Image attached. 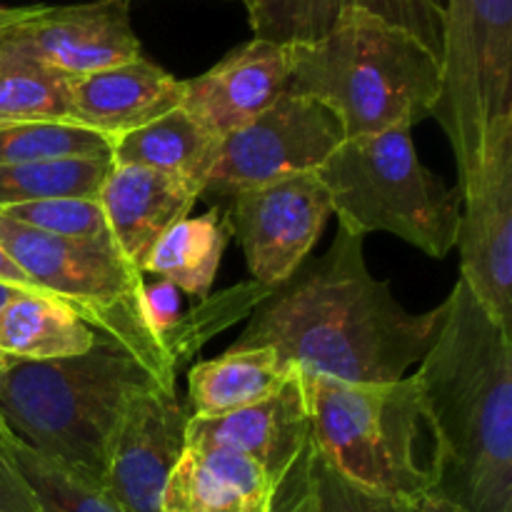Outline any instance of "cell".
<instances>
[{
    "mask_svg": "<svg viewBox=\"0 0 512 512\" xmlns=\"http://www.w3.org/2000/svg\"><path fill=\"white\" fill-rule=\"evenodd\" d=\"M110 158H65L0 165V208L50 198L98 200L108 178Z\"/></svg>",
    "mask_w": 512,
    "mask_h": 512,
    "instance_id": "d4e9b609",
    "label": "cell"
},
{
    "mask_svg": "<svg viewBox=\"0 0 512 512\" xmlns=\"http://www.w3.org/2000/svg\"><path fill=\"white\" fill-rule=\"evenodd\" d=\"M313 448L355 485L420 503L435 483V435L418 380L355 385L305 375Z\"/></svg>",
    "mask_w": 512,
    "mask_h": 512,
    "instance_id": "5b68a950",
    "label": "cell"
},
{
    "mask_svg": "<svg viewBox=\"0 0 512 512\" xmlns=\"http://www.w3.org/2000/svg\"><path fill=\"white\" fill-rule=\"evenodd\" d=\"M190 413L178 393L148 388L133 395L108 450L105 490L125 512H163V495L185 453Z\"/></svg>",
    "mask_w": 512,
    "mask_h": 512,
    "instance_id": "7c38bea8",
    "label": "cell"
},
{
    "mask_svg": "<svg viewBox=\"0 0 512 512\" xmlns=\"http://www.w3.org/2000/svg\"><path fill=\"white\" fill-rule=\"evenodd\" d=\"M148 388L163 385L128 348L95 335L75 358L5 360L0 420L20 443L105 488L115 428L130 398Z\"/></svg>",
    "mask_w": 512,
    "mask_h": 512,
    "instance_id": "3957f363",
    "label": "cell"
},
{
    "mask_svg": "<svg viewBox=\"0 0 512 512\" xmlns=\"http://www.w3.org/2000/svg\"><path fill=\"white\" fill-rule=\"evenodd\" d=\"M415 512H460V510L453 508L450 503H445V500L428 495V498H423L418 505H415Z\"/></svg>",
    "mask_w": 512,
    "mask_h": 512,
    "instance_id": "e575fe53",
    "label": "cell"
},
{
    "mask_svg": "<svg viewBox=\"0 0 512 512\" xmlns=\"http://www.w3.org/2000/svg\"><path fill=\"white\" fill-rule=\"evenodd\" d=\"M310 443V413L300 370L270 398L218 418L188 420L185 445H220L253 458L278 483Z\"/></svg>",
    "mask_w": 512,
    "mask_h": 512,
    "instance_id": "9a60e30c",
    "label": "cell"
},
{
    "mask_svg": "<svg viewBox=\"0 0 512 512\" xmlns=\"http://www.w3.org/2000/svg\"><path fill=\"white\" fill-rule=\"evenodd\" d=\"M5 218L20 225L40 230L68 240H93V243H113L108 223L98 200L90 198H50L35 203H18L0 208Z\"/></svg>",
    "mask_w": 512,
    "mask_h": 512,
    "instance_id": "83f0119b",
    "label": "cell"
},
{
    "mask_svg": "<svg viewBox=\"0 0 512 512\" xmlns=\"http://www.w3.org/2000/svg\"><path fill=\"white\" fill-rule=\"evenodd\" d=\"M308 455H310V443L308 448L298 455V460L285 470L283 478L275 483L270 512H313L310 480H308Z\"/></svg>",
    "mask_w": 512,
    "mask_h": 512,
    "instance_id": "4dcf8cb0",
    "label": "cell"
},
{
    "mask_svg": "<svg viewBox=\"0 0 512 512\" xmlns=\"http://www.w3.org/2000/svg\"><path fill=\"white\" fill-rule=\"evenodd\" d=\"M345 140L333 110L285 93L265 113L220 140L215 168L200 198H233L285 175L315 173Z\"/></svg>",
    "mask_w": 512,
    "mask_h": 512,
    "instance_id": "9c48e42d",
    "label": "cell"
},
{
    "mask_svg": "<svg viewBox=\"0 0 512 512\" xmlns=\"http://www.w3.org/2000/svg\"><path fill=\"white\" fill-rule=\"evenodd\" d=\"M3 368H5V358L0 355V375H3ZM3 430H5V425H3V420H0V433H3Z\"/></svg>",
    "mask_w": 512,
    "mask_h": 512,
    "instance_id": "8d00e7d4",
    "label": "cell"
},
{
    "mask_svg": "<svg viewBox=\"0 0 512 512\" xmlns=\"http://www.w3.org/2000/svg\"><path fill=\"white\" fill-rule=\"evenodd\" d=\"M0 245L43 293L68 305L98 335L128 348L175 393L178 365L145 320L143 273L113 243L55 238L0 213Z\"/></svg>",
    "mask_w": 512,
    "mask_h": 512,
    "instance_id": "52a82bcc",
    "label": "cell"
},
{
    "mask_svg": "<svg viewBox=\"0 0 512 512\" xmlns=\"http://www.w3.org/2000/svg\"><path fill=\"white\" fill-rule=\"evenodd\" d=\"M460 280L510 328L512 318V118L485 138L480 160L458 183Z\"/></svg>",
    "mask_w": 512,
    "mask_h": 512,
    "instance_id": "30bf717a",
    "label": "cell"
},
{
    "mask_svg": "<svg viewBox=\"0 0 512 512\" xmlns=\"http://www.w3.org/2000/svg\"><path fill=\"white\" fill-rule=\"evenodd\" d=\"M415 380L435 435L430 495L460 512H512V335L463 280Z\"/></svg>",
    "mask_w": 512,
    "mask_h": 512,
    "instance_id": "7a4b0ae2",
    "label": "cell"
},
{
    "mask_svg": "<svg viewBox=\"0 0 512 512\" xmlns=\"http://www.w3.org/2000/svg\"><path fill=\"white\" fill-rule=\"evenodd\" d=\"M180 308H183V298H180V290L175 288L170 280H158V283L153 285H145L143 290L145 320H148L150 330H153L163 343H165V335L178 325Z\"/></svg>",
    "mask_w": 512,
    "mask_h": 512,
    "instance_id": "f546056e",
    "label": "cell"
},
{
    "mask_svg": "<svg viewBox=\"0 0 512 512\" xmlns=\"http://www.w3.org/2000/svg\"><path fill=\"white\" fill-rule=\"evenodd\" d=\"M68 75L20 53L0 35V123L68 120Z\"/></svg>",
    "mask_w": 512,
    "mask_h": 512,
    "instance_id": "cb8c5ba5",
    "label": "cell"
},
{
    "mask_svg": "<svg viewBox=\"0 0 512 512\" xmlns=\"http://www.w3.org/2000/svg\"><path fill=\"white\" fill-rule=\"evenodd\" d=\"M228 240L230 223L220 208H213L200 218L178 220L150 250L143 275H158L160 280H170L180 293L205 300L218 275Z\"/></svg>",
    "mask_w": 512,
    "mask_h": 512,
    "instance_id": "603a6c76",
    "label": "cell"
},
{
    "mask_svg": "<svg viewBox=\"0 0 512 512\" xmlns=\"http://www.w3.org/2000/svg\"><path fill=\"white\" fill-rule=\"evenodd\" d=\"M40 10H43V5H28V8H3V5H0V30L25 23V20H30L33 15H38Z\"/></svg>",
    "mask_w": 512,
    "mask_h": 512,
    "instance_id": "836d02e7",
    "label": "cell"
},
{
    "mask_svg": "<svg viewBox=\"0 0 512 512\" xmlns=\"http://www.w3.org/2000/svg\"><path fill=\"white\" fill-rule=\"evenodd\" d=\"M440 70L430 118L448 135L463 180L490 130L512 118V0H445Z\"/></svg>",
    "mask_w": 512,
    "mask_h": 512,
    "instance_id": "ba28073f",
    "label": "cell"
},
{
    "mask_svg": "<svg viewBox=\"0 0 512 512\" xmlns=\"http://www.w3.org/2000/svg\"><path fill=\"white\" fill-rule=\"evenodd\" d=\"M220 140V135L188 110L175 108L143 128L110 138V160L113 165H143L178 175L198 185L203 193L205 180L218 160Z\"/></svg>",
    "mask_w": 512,
    "mask_h": 512,
    "instance_id": "ffe728a7",
    "label": "cell"
},
{
    "mask_svg": "<svg viewBox=\"0 0 512 512\" xmlns=\"http://www.w3.org/2000/svg\"><path fill=\"white\" fill-rule=\"evenodd\" d=\"M0 283H5V285H10V288L20 290V293L48 295V293H43V290H40L38 285H35L33 280H30L28 275L23 273V270H20V265L15 263V260L10 258L8 253H5L3 245H0ZM48 298H50V295H48Z\"/></svg>",
    "mask_w": 512,
    "mask_h": 512,
    "instance_id": "d6a6232c",
    "label": "cell"
},
{
    "mask_svg": "<svg viewBox=\"0 0 512 512\" xmlns=\"http://www.w3.org/2000/svg\"><path fill=\"white\" fill-rule=\"evenodd\" d=\"M183 80L148 58L70 78L68 120L105 138L130 133L180 108Z\"/></svg>",
    "mask_w": 512,
    "mask_h": 512,
    "instance_id": "e0dca14e",
    "label": "cell"
},
{
    "mask_svg": "<svg viewBox=\"0 0 512 512\" xmlns=\"http://www.w3.org/2000/svg\"><path fill=\"white\" fill-rule=\"evenodd\" d=\"M0 512H40L35 495L30 493L5 450L3 433H0Z\"/></svg>",
    "mask_w": 512,
    "mask_h": 512,
    "instance_id": "1f68e13d",
    "label": "cell"
},
{
    "mask_svg": "<svg viewBox=\"0 0 512 512\" xmlns=\"http://www.w3.org/2000/svg\"><path fill=\"white\" fill-rule=\"evenodd\" d=\"M288 80V48L253 38L203 75L183 80L180 108L225 138L283 98Z\"/></svg>",
    "mask_w": 512,
    "mask_h": 512,
    "instance_id": "5bb4252c",
    "label": "cell"
},
{
    "mask_svg": "<svg viewBox=\"0 0 512 512\" xmlns=\"http://www.w3.org/2000/svg\"><path fill=\"white\" fill-rule=\"evenodd\" d=\"M295 365H288L273 348L225 350L220 358L203 360L188 373L193 418H218L248 408L278 393Z\"/></svg>",
    "mask_w": 512,
    "mask_h": 512,
    "instance_id": "44dd1931",
    "label": "cell"
},
{
    "mask_svg": "<svg viewBox=\"0 0 512 512\" xmlns=\"http://www.w3.org/2000/svg\"><path fill=\"white\" fill-rule=\"evenodd\" d=\"M95 335L68 305L48 295L18 293L0 315V355L5 360L75 358L93 348Z\"/></svg>",
    "mask_w": 512,
    "mask_h": 512,
    "instance_id": "7402d4cb",
    "label": "cell"
},
{
    "mask_svg": "<svg viewBox=\"0 0 512 512\" xmlns=\"http://www.w3.org/2000/svg\"><path fill=\"white\" fill-rule=\"evenodd\" d=\"M288 93L333 110L345 138L430 118L440 95V58L408 30L345 10L315 43L288 45Z\"/></svg>",
    "mask_w": 512,
    "mask_h": 512,
    "instance_id": "277c9868",
    "label": "cell"
},
{
    "mask_svg": "<svg viewBox=\"0 0 512 512\" xmlns=\"http://www.w3.org/2000/svg\"><path fill=\"white\" fill-rule=\"evenodd\" d=\"M230 233L238 238L253 283L278 288L310 258L333 215L315 173L285 175L230 198Z\"/></svg>",
    "mask_w": 512,
    "mask_h": 512,
    "instance_id": "8fae6325",
    "label": "cell"
},
{
    "mask_svg": "<svg viewBox=\"0 0 512 512\" xmlns=\"http://www.w3.org/2000/svg\"><path fill=\"white\" fill-rule=\"evenodd\" d=\"M0 35L20 53L68 78L140 58L128 0H93L58 8L43 5L38 15L0 30Z\"/></svg>",
    "mask_w": 512,
    "mask_h": 512,
    "instance_id": "4fadbf2b",
    "label": "cell"
},
{
    "mask_svg": "<svg viewBox=\"0 0 512 512\" xmlns=\"http://www.w3.org/2000/svg\"><path fill=\"white\" fill-rule=\"evenodd\" d=\"M18 293H20V290H15V288H10V285L0 283V315H3L5 305H8L10 300H13Z\"/></svg>",
    "mask_w": 512,
    "mask_h": 512,
    "instance_id": "d590c367",
    "label": "cell"
},
{
    "mask_svg": "<svg viewBox=\"0 0 512 512\" xmlns=\"http://www.w3.org/2000/svg\"><path fill=\"white\" fill-rule=\"evenodd\" d=\"M255 38L275 45L315 43L330 33L345 10H365L423 40L440 58L443 3L440 0H243Z\"/></svg>",
    "mask_w": 512,
    "mask_h": 512,
    "instance_id": "ac0fdd59",
    "label": "cell"
},
{
    "mask_svg": "<svg viewBox=\"0 0 512 512\" xmlns=\"http://www.w3.org/2000/svg\"><path fill=\"white\" fill-rule=\"evenodd\" d=\"M3 445L40 512H125L103 485L63 468L3 430Z\"/></svg>",
    "mask_w": 512,
    "mask_h": 512,
    "instance_id": "484cf974",
    "label": "cell"
},
{
    "mask_svg": "<svg viewBox=\"0 0 512 512\" xmlns=\"http://www.w3.org/2000/svg\"><path fill=\"white\" fill-rule=\"evenodd\" d=\"M198 185L143 165H113L98 193L115 250L143 273L150 250L178 220L188 218Z\"/></svg>",
    "mask_w": 512,
    "mask_h": 512,
    "instance_id": "2e32d148",
    "label": "cell"
},
{
    "mask_svg": "<svg viewBox=\"0 0 512 512\" xmlns=\"http://www.w3.org/2000/svg\"><path fill=\"white\" fill-rule=\"evenodd\" d=\"M275 480L243 453L185 445L163 495V512H270Z\"/></svg>",
    "mask_w": 512,
    "mask_h": 512,
    "instance_id": "d6986e66",
    "label": "cell"
},
{
    "mask_svg": "<svg viewBox=\"0 0 512 512\" xmlns=\"http://www.w3.org/2000/svg\"><path fill=\"white\" fill-rule=\"evenodd\" d=\"M65 158H110V138L70 120L0 123V165Z\"/></svg>",
    "mask_w": 512,
    "mask_h": 512,
    "instance_id": "4316f807",
    "label": "cell"
},
{
    "mask_svg": "<svg viewBox=\"0 0 512 512\" xmlns=\"http://www.w3.org/2000/svg\"><path fill=\"white\" fill-rule=\"evenodd\" d=\"M308 480L313 512H415L418 505L355 485L313 448V440L308 455Z\"/></svg>",
    "mask_w": 512,
    "mask_h": 512,
    "instance_id": "f1b7e54d",
    "label": "cell"
},
{
    "mask_svg": "<svg viewBox=\"0 0 512 512\" xmlns=\"http://www.w3.org/2000/svg\"><path fill=\"white\" fill-rule=\"evenodd\" d=\"M340 228L350 233H393L430 258L455 248L460 188H448L418 158L413 128L345 138L315 170Z\"/></svg>",
    "mask_w": 512,
    "mask_h": 512,
    "instance_id": "8992f818",
    "label": "cell"
},
{
    "mask_svg": "<svg viewBox=\"0 0 512 512\" xmlns=\"http://www.w3.org/2000/svg\"><path fill=\"white\" fill-rule=\"evenodd\" d=\"M440 318L443 305L408 313L368 270L363 235L338 225L330 248L270 290L228 350L273 348L305 375L395 383L428 353Z\"/></svg>",
    "mask_w": 512,
    "mask_h": 512,
    "instance_id": "6da1fadb",
    "label": "cell"
}]
</instances>
